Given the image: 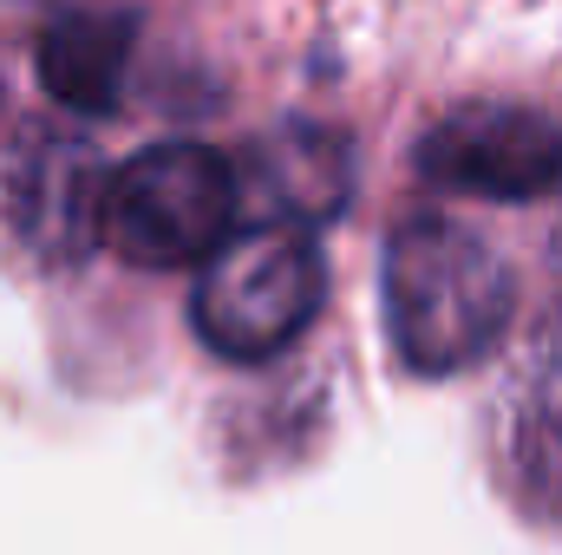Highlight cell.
Returning a JSON list of instances; mask_svg holds the SVG:
<instances>
[{"instance_id": "cell-1", "label": "cell", "mask_w": 562, "mask_h": 555, "mask_svg": "<svg viewBox=\"0 0 562 555\" xmlns=\"http://www.w3.org/2000/svg\"><path fill=\"white\" fill-rule=\"evenodd\" d=\"M380 294L400 360L425 380L477 366L517 320L510 262L477 229L438 209H413L393 223L380 256Z\"/></svg>"}, {"instance_id": "cell-2", "label": "cell", "mask_w": 562, "mask_h": 555, "mask_svg": "<svg viewBox=\"0 0 562 555\" xmlns=\"http://www.w3.org/2000/svg\"><path fill=\"white\" fill-rule=\"evenodd\" d=\"M236 170L190 138L125 157L99 190V242L132 269H203L236 236Z\"/></svg>"}, {"instance_id": "cell-3", "label": "cell", "mask_w": 562, "mask_h": 555, "mask_svg": "<svg viewBox=\"0 0 562 555\" xmlns=\"http://www.w3.org/2000/svg\"><path fill=\"white\" fill-rule=\"evenodd\" d=\"M321 301H327L321 242L301 223H256V229H236L203 262L190 320L210 353L262 366L314 327Z\"/></svg>"}, {"instance_id": "cell-4", "label": "cell", "mask_w": 562, "mask_h": 555, "mask_svg": "<svg viewBox=\"0 0 562 555\" xmlns=\"http://www.w3.org/2000/svg\"><path fill=\"white\" fill-rule=\"evenodd\" d=\"M413 163L445 196L537 203L562 190V125L530 105H458L419 138Z\"/></svg>"}, {"instance_id": "cell-5", "label": "cell", "mask_w": 562, "mask_h": 555, "mask_svg": "<svg viewBox=\"0 0 562 555\" xmlns=\"http://www.w3.org/2000/svg\"><path fill=\"white\" fill-rule=\"evenodd\" d=\"M504 457L524 503L562 517V301L517 360L510 406H504Z\"/></svg>"}, {"instance_id": "cell-6", "label": "cell", "mask_w": 562, "mask_h": 555, "mask_svg": "<svg viewBox=\"0 0 562 555\" xmlns=\"http://www.w3.org/2000/svg\"><path fill=\"white\" fill-rule=\"evenodd\" d=\"M99 190H105V170L86 144L46 138L26 150V163H13V229L40 249V256H86L99 242Z\"/></svg>"}, {"instance_id": "cell-7", "label": "cell", "mask_w": 562, "mask_h": 555, "mask_svg": "<svg viewBox=\"0 0 562 555\" xmlns=\"http://www.w3.org/2000/svg\"><path fill=\"white\" fill-rule=\"evenodd\" d=\"M132 39H138L132 13H66L40 33V53H33L40 86L79 118H105L125 99Z\"/></svg>"}]
</instances>
